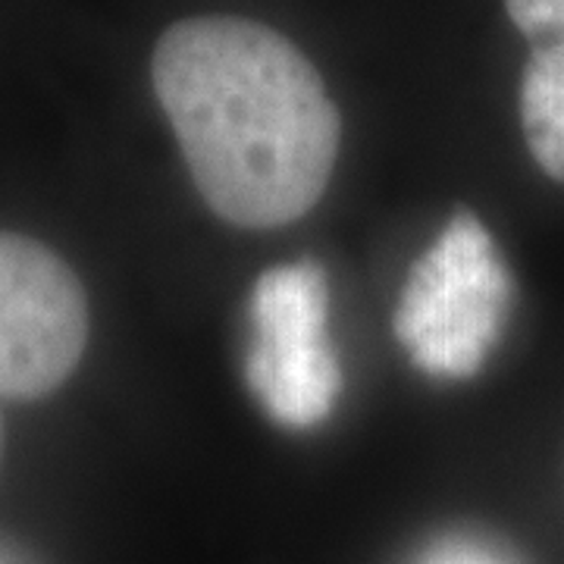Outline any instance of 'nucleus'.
Listing matches in <instances>:
<instances>
[{"label":"nucleus","instance_id":"1","mask_svg":"<svg viewBox=\"0 0 564 564\" xmlns=\"http://www.w3.org/2000/svg\"><path fill=\"white\" fill-rule=\"evenodd\" d=\"M151 85L210 210L276 229L321 202L343 117L314 63L263 22H173L151 54Z\"/></svg>","mask_w":564,"mask_h":564},{"label":"nucleus","instance_id":"7","mask_svg":"<svg viewBox=\"0 0 564 564\" xmlns=\"http://www.w3.org/2000/svg\"><path fill=\"white\" fill-rule=\"evenodd\" d=\"M436 564H474L470 558H462V555H445V558H440Z\"/></svg>","mask_w":564,"mask_h":564},{"label":"nucleus","instance_id":"5","mask_svg":"<svg viewBox=\"0 0 564 564\" xmlns=\"http://www.w3.org/2000/svg\"><path fill=\"white\" fill-rule=\"evenodd\" d=\"M521 126L533 161L564 185V44L530 54L521 73Z\"/></svg>","mask_w":564,"mask_h":564},{"label":"nucleus","instance_id":"8","mask_svg":"<svg viewBox=\"0 0 564 564\" xmlns=\"http://www.w3.org/2000/svg\"><path fill=\"white\" fill-rule=\"evenodd\" d=\"M3 443H7V433H3V414H0V462H3Z\"/></svg>","mask_w":564,"mask_h":564},{"label":"nucleus","instance_id":"3","mask_svg":"<svg viewBox=\"0 0 564 564\" xmlns=\"http://www.w3.org/2000/svg\"><path fill=\"white\" fill-rule=\"evenodd\" d=\"M326 314V273L314 261L282 263L254 282L248 386L282 426H317L343 392Z\"/></svg>","mask_w":564,"mask_h":564},{"label":"nucleus","instance_id":"2","mask_svg":"<svg viewBox=\"0 0 564 564\" xmlns=\"http://www.w3.org/2000/svg\"><path fill=\"white\" fill-rule=\"evenodd\" d=\"M508 270L486 226L462 210L417 258L395 307V336L423 373L474 377L499 339Z\"/></svg>","mask_w":564,"mask_h":564},{"label":"nucleus","instance_id":"4","mask_svg":"<svg viewBox=\"0 0 564 564\" xmlns=\"http://www.w3.org/2000/svg\"><path fill=\"white\" fill-rule=\"evenodd\" d=\"M88 299L61 254L29 236L0 232V395L41 399L79 367Z\"/></svg>","mask_w":564,"mask_h":564},{"label":"nucleus","instance_id":"6","mask_svg":"<svg viewBox=\"0 0 564 564\" xmlns=\"http://www.w3.org/2000/svg\"><path fill=\"white\" fill-rule=\"evenodd\" d=\"M505 13L533 51L564 44V0H505Z\"/></svg>","mask_w":564,"mask_h":564}]
</instances>
